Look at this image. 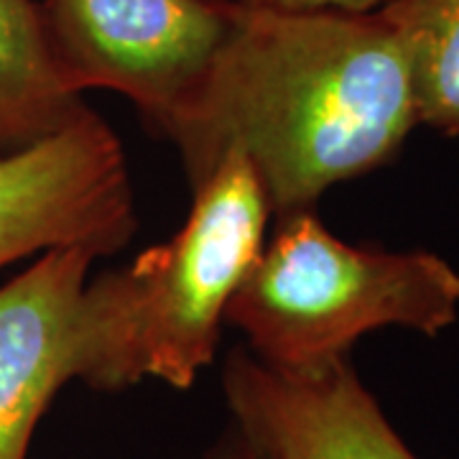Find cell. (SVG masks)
<instances>
[{
  "label": "cell",
  "instance_id": "8",
  "mask_svg": "<svg viewBox=\"0 0 459 459\" xmlns=\"http://www.w3.org/2000/svg\"><path fill=\"white\" fill-rule=\"evenodd\" d=\"M82 108L54 62L41 5L0 0V148L51 135Z\"/></svg>",
  "mask_w": 459,
  "mask_h": 459
},
{
  "label": "cell",
  "instance_id": "11",
  "mask_svg": "<svg viewBox=\"0 0 459 459\" xmlns=\"http://www.w3.org/2000/svg\"><path fill=\"white\" fill-rule=\"evenodd\" d=\"M202 459H268L255 444L247 439L246 434L235 424H230L217 439H214Z\"/></svg>",
  "mask_w": 459,
  "mask_h": 459
},
{
  "label": "cell",
  "instance_id": "6",
  "mask_svg": "<svg viewBox=\"0 0 459 459\" xmlns=\"http://www.w3.org/2000/svg\"><path fill=\"white\" fill-rule=\"evenodd\" d=\"M222 394L230 424L268 459H419L350 358L283 373L238 347L222 370Z\"/></svg>",
  "mask_w": 459,
  "mask_h": 459
},
{
  "label": "cell",
  "instance_id": "1",
  "mask_svg": "<svg viewBox=\"0 0 459 459\" xmlns=\"http://www.w3.org/2000/svg\"><path fill=\"white\" fill-rule=\"evenodd\" d=\"M419 126L411 59L377 11L247 5L166 138L195 186L240 153L271 214L314 210L334 184L391 164Z\"/></svg>",
  "mask_w": 459,
  "mask_h": 459
},
{
  "label": "cell",
  "instance_id": "4",
  "mask_svg": "<svg viewBox=\"0 0 459 459\" xmlns=\"http://www.w3.org/2000/svg\"><path fill=\"white\" fill-rule=\"evenodd\" d=\"M41 16L72 92H117L169 135L197 100L238 0H44Z\"/></svg>",
  "mask_w": 459,
  "mask_h": 459
},
{
  "label": "cell",
  "instance_id": "5",
  "mask_svg": "<svg viewBox=\"0 0 459 459\" xmlns=\"http://www.w3.org/2000/svg\"><path fill=\"white\" fill-rule=\"evenodd\" d=\"M133 232L126 153L87 105L59 131L0 153V268L51 247H84L100 258Z\"/></svg>",
  "mask_w": 459,
  "mask_h": 459
},
{
  "label": "cell",
  "instance_id": "2",
  "mask_svg": "<svg viewBox=\"0 0 459 459\" xmlns=\"http://www.w3.org/2000/svg\"><path fill=\"white\" fill-rule=\"evenodd\" d=\"M271 207L253 166L222 156L161 246L87 281L74 319L77 380L123 391L153 377L186 391L212 365L230 299L265 243Z\"/></svg>",
  "mask_w": 459,
  "mask_h": 459
},
{
  "label": "cell",
  "instance_id": "10",
  "mask_svg": "<svg viewBox=\"0 0 459 459\" xmlns=\"http://www.w3.org/2000/svg\"><path fill=\"white\" fill-rule=\"evenodd\" d=\"M247 5H268V8H289V11H350L368 13L376 11L380 0H240Z\"/></svg>",
  "mask_w": 459,
  "mask_h": 459
},
{
  "label": "cell",
  "instance_id": "7",
  "mask_svg": "<svg viewBox=\"0 0 459 459\" xmlns=\"http://www.w3.org/2000/svg\"><path fill=\"white\" fill-rule=\"evenodd\" d=\"M92 261L51 247L0 286V459H26L51 398L77 380L74 319Z\"/></svg>",
  "mask_w": 459,
  "mask_h": 459
},
{
  "label": "cell",
  "instance_id": "9",
  "mask_svg": "<svg viewBox=\"0 0 459 459\" xmlns=\"http://www.w3.org/2000/svg\"><path fill=\"white\" fill-rule=\"evenodd\" d=\"M411 59L419 126L459 138V0H380Z\"/></svg>",
  "mask_w": 459,
  "mask_h": 459
},
{
  "label": "cell",
  "instance_id": "3",
  "mask_svg": "<svg viewBox=\"0 0 459 459\" xmlns=\"http://www.w3.org/2000/svg\"><path fill=\"white\" fill-rule=\"evenodd\" d=\"M459 319V273L429 250L350 246L314 210L276 214L273 235L230 299L263 365L301 373L347 358L368 332L403 327L437 337Z\"/></svg>",
  "mask_w": 459,
  "mask_h": 459
}]
</instances>
